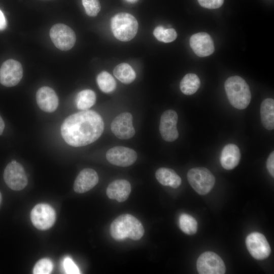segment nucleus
Wrapping results in <instances>:
<instances>
[{"instance_id": "1", "label": "nucleus", "mask_w": 274, "mask_h": 274, "mask_svg": "<svg viewBox=\"0 0 274 274\" xmlns=\"http://www.w3.org/2000/svg\"><path fill=\"white\" fill-rule=\"evenodd\" d=\"M104 129L101 117L92 110H84L67 117L61 126L65 142L73 147L89 145L97 140Z\"/></svg>"}, {"instance_id": "2", "label": "nucleus", "mask_w": 274, "mask_h": 274, "mask_svg": "<svg viewBox=\"0 0 274 274\" xmlns=\"http://www.w3.org/2000/svg\"><path fill=\"white\" fill-rule=\"evenodd\" d=\"M141 222L133 216L126 214L120 215L111 223L110 234L116 241H121L126 238L139 240L144 234Z\"/></svg>"}, {"instance_id": "3", "label": "nucleus", "mask_w": 274, "mask_h": 274, "mask_svg": "<svg viewBox=\"0 0 274 274\" xmlns=\"http://www.w3.org/2000/svg\"><path fill=\"white\" fill-rule=\"evenodd\" d=\"M224 87L227 98L233 107L243 110L248 106L251 93L248 85L242 77H230L226 80Z\"/></svg>"}, {"instance_id": "4", "label": "nucleus", "mask_w": 274, "mask_h": 274, "mask_svg": "<svg viewBox=\"0 0 274 274\" xmlns=\"http://www.w3.org/2000/svg\"><path fill=\"white\" fill-rule=\"evenodd\" d=\"M111 27L117 39L127 42L135 36L138 29V23L131 14L122 12L116 14L111 18Z\"/></svg>"}, {"instance_id": "5", "label": "nucleus", "mask_w": 274, "mask_h": 274, "mask_svg": "<svg viewBox=\"0 0 274 274\" xmlns=\"http://www.w3.org/2000/svg\"><path fill=\"white\" fill-rule=\"evenodd\" d=\"M187 177L191 186L200 195L209 193L215 183L214 176L208 169L203 167L190 169Z\"/></svg>"}, {"instance_id": "6", "label": "nucleus", "mask_w": 274, "mask_h": 274, "mask_svg": "<svg viewBox=\"0 0 274 274\" xmlns=\"http://www.w3.org/2000/svg\"><path fill=\"white\" fill-rule=\"evenodd\" d=\"M50 37L54 45L62 51H67L74 46L76 37L74 30L68 26L57 23L50 29Z\"/></svg>"}, {"instance_id": "7", "label": "nucleus", "mask_w": 274, "mask_h": 274, "mask_svg": "<svg viewBox=\"0 0 274 274\" xmlns=\"http://www.w3.org/2000/svg\"><path fill=\"white\" fill-rule=\"evenodd\" d=\"M200 274H223L226 267L222 258L213 252H205L198 257L196 262Z\"/></svg>"}, {"instance_id": "8", "label": "nucleus", "mask_w": 274, "mask_h": 274, "mask_svg": "<svg viewBox=\"0 0 274 274\" xmlns=\"http://www.w3.org/2000/svg\"><path fill=\"white\" fill-rule=\"evenodd\" d=\"M4 179L7 185L16 191L22 190L27 184L24 169L16 161H12L7 165L4 173Z\"/></svg>"}, {"instance_id": "9", "label": "nucleus", "mask_w": 274, "mask_h": 274, "mask_svg": "<svg viewBox=\"0 0 274 274\" xmlns=\"http://www.w3.org/2000/svg\"><path fill=\"white\" fill-rule=\"evenodd\" d=\"M30 219L37 228L42 230H47L53 225L55 221V211L48 204L39 203L32 209Z\"/></svg>"}, {"instance_id": "10", "label": "nucleus", "mask_w": 274, "mask_h": 274, "mask_svg": "<svg viewBox=\"0 0 274 274\" xmlns=\"http://www.w3.org/2000/svg\"><path fill=\"white\" fill-rule=\"evenodd\" d=\"M246 245L251 256L257 260L267 258L271 253L266 238L260 232H253L249 234L246 238Z\"/></svg>"}, {"instance_id": "11", "label": "nucleus", "mask_w": 274, "mask_h": 274, "mask_svg": "<svg viewBox=\"0 0 274 274\" xmlns=\"http://www.w3.org/2000/svg\"><path fill=\"white\" fill-rule=\"evenodd\" d=\"M23 76V68L17 60L10 59L5 61L0 68V83L6 87L18 84Z\"/></svg>"}, {"instance_id": "12", "label": "nucleus", "mask_w": 274, "mask_h": 274, "mask_svg": "<svg viewBox=\"0 0 274 274\" xmlns=\"http://www.w3.org/2000/svg\"><path fill=\"white\" fill-rule=\"evenodd\" d=\"M111 128L113 134L120 139L131 138L135 134L132 115L128 112L119 114L112 121Z\"/></svg>"}, {"instance_id": "13", "label": "nucleus", "mask_w": 274, "mask_h": 274, "mask_svg": "<svg viewBox=\"0 0 274 274\" xmlns=\"http://www.w3.org/2000/svg\"><path fill=\"white\" fill-rule=\"evenodd\" d=\"M106 158L112 164L125 167L132 165L136 161L137 154L132 149L118 146L107 151Z\"/></svg>"}, {"instance_id": "14", "label": "nucleus", "mask_w": 274, "mask_h": 274, "mask_svg": "<svg viewBox=\"0 0 274 274\" xmlns=\"http://www.w3.org/2000/svg\"><path fill=\"white\" fill-rule=\"evenodd\" d=\"M178 117L176 111L167 110L160 118L159 131L162 139L167 142H173L179 136L177 128Z\"/></svg>"}, {"instance_id": "15", "label": "nucleus", "mask_w": 274, "mask_h": 274, "mask_svg": "<svg viewBox=\"0 0 274 274\" xmlns=\"http://www.w3.org/2000/svg\"><path fill=\"white\" fill-rule=\"evenodd\" d=\"M190 45L195 54L199 57L209 56L215 50L213 40L206 32L193 35L190 39Z\"/></svg>"}, {"instance_id": "16", "label": "nucleus", "mask_w": 274, "mask_h": 274, "mask_svg": "<svg viewBox=\"0 0 274 274\" xmlns=\"http://www.w3.org/2000/svg\"><path fill=\"white\" fill-rule=\"evenodd\" d=\"M36 100L38 106L44 112H54L58 106V98L53 89L48 86L41 87L37 92Z\"/></svg>"}, {"instance_id": "17", "label": "nucleus", "mask_w": 274, "mask_h": 274, "mask_svg": "<svg viewBox=\"0 0 274 274\" xmlns=\"http://www.w3.org/2000/svg\"><path fill=\"white\" fill-rule=\"evenodd\" d=\"M98 182L97 173L91 168H85L77 177L74 184V191L78 193H85L93 188Z\"/></svg>"}, {"instance_id": "18", "label": "nucleus", "mask_w": 274, "mask_h": 274, "mask_svg": "<svg viewBox=\"0 0 274 274\" xmlns=\"http://www.w3.org/2000/svg\"><path fill=\"white\" fill-rule=\"evenodd\" d=\"M131 192L130 183L124 179L116 180L110 183L107 188L108 197L118 202L125 201Z\"/></svg>"}, {"instance_id": "19", "label": "nucleus", "mask_w": 274, "mask_h": 274, "mask_svg": "<svg viewBox=\"0 0 274 274\" xmlns=\"http://www.w3.org/2000/svg\"><path fill=\"white\" fill-rule=\"evenodd\" d=\"M241 153L238 147L233 144L225 145L221 153L220 161L222 166L225 169L230 170L239 163Z\"/></svg>"}, {"instance_id": "20", "label": "nucleus", "mask_w": 274, "mask_h": 274, "mask_svg": "<svg viewBox=\"0 0 274 274\" xmlns=\"http://www.w3.org/2000/svg\"><path fill=\"white\" fill-rule=\"evenodd\" d=\"M155 177L161 185L173 188H178L182 183L180 177L173 169L168 168H159L155 173Z\"/></svg>"}, {"instance_id": "21", "label": "nucleus", "mask_w": 274, "mask_h": 274, "mask_svg": "<svg viewBox=\"0 0 274 274\" xmlns=\"http://www.w3.org/2000/svg\"><path fill=\"white\" fill-rule=\"evenodd\" d=\"M260 118L263 126L267 129L274 128V100L270 98L265 99L260 106Z\"/></svg>"}, {"instance_id": "22", "label": "nucleus", "mask_w": 274, "mask_h": 274, "mask_svg": "<svg viewBox=\"0 0 274 274\" xmlns=\"http://www.w3.org/2000/svg\"><path fill=\"white\" fill-rule=\"evenodd\" d=\"M200 84L198 77L194 74L189 73L186 74L181 81L180 88L184 94L191 95L197 91Z\"/></svg>"}, {"instance_id": "23", "label": "nucleus", "mask_w": 274, "mask_h": 274, "mask_svg": "<svg viewBox=\"0 0 274 274\" xmlns=\"http://www.w3.org/2000/svg\"><path fill=\"white\" fill-rule=\"evenodd\" d=\"M113 74L117 79L125 84L131 83L136 77L133 69L126 63H122L117 65L113 70Z\"/></svg>"}, {"instance_id": "24", "label": "nucleus", "mask_w": 274, "mask_h": 274, "mask_svg": "<svg viewBox=\"0 0 274 274\" xmlns=\"http://www.w3.org/2000/svg\"><path fill=\"white\" fill-rule=\"evenodd\" d=\"M95 101V93L90 89H85L79 92L75 99L77 108L82 111L88 110Z\"/></svg>"}, {"instance_id": "25", "label": "nucleus", "mask_w": 274, "mask_h": 274, "mask_svg": "<svg viewBox=\"0 0 274 274\" xmlns=\"http://www.w3.org/2000/svg\"><path fill=\"white\" fill-rule=\"evenodd\" d=\"M179 225L181 230L188 235L195 234L198 227L197 222L192 216L183 213L179 218Z\"/></svg>"}, {"instance_id": "26", "label": "nucleus", "mask_w": 274, "mask_h": 274, "mask_svg": "<svg viewBox=\"0 0 274 274\" xmlns=\"http://www.w3.org/2000/svg\"><path fill=\"white\" fill-rule=\"evenodd\" d=\"M97 83L100 89L105 93L113 91L116 87V83L112 76L106 71L99 73L96 78Z\"/></svg>"}, {"instance_id": "27", "label": "nucleus", "mask_w": 274, "mask_h": 274, "mask_svg": "<svg viewBox=\"0 0 274 274\" xmlns=\"http://www.w3.org/2000/svg\"><path fill=\"white\" fill-rule=\"evenodd\" d=\"M153 35L157 40L164 43H170L176 40L177 33L174 28H164L157 26L153 31Z\"/></svg>"}, {"instance_id": "28", "label": "nucleus", "mask_w": 274, "mask_h": 274, "mask_svg": "<svg viewBox=\"0 0 274 274\" xmlns=\"http://www.w3.org/2000/svg\"><path fill=\"white\" fill-rule=\"evenodd\" d=\"M53 268L52 261L48 258H43L38 261L34 266L33 273L35 274H49Z\"/></svg>"}, {"instance_id": "29", "label": "nucleus", "mask_w": 274, "mask_h": 274, "mask_svg": "<svg viewBox=\"0 0 274 274\" xmlns=\"http://www.w3.org/2000/svg\"><path fill=\"white\" fill-rule=\"evenodd\" d=\"M82 5L87 15L95 17L100 10L99 0H82Z\"/></svg>"}, {"instance_id": "30", "label": "nucleus", "mask_w": 274, "mask_h": 274, "mask_svg": "<svg viewBox=\"0 0 274 274\" xmlns=\"http://www.w3.org/2000/svg\"><path fill=\"white\" fill-rule=\"evenodd\" d=\"M62 266L66 273H80V270L78 266L74 262L73 260L69 257H66L64 258L62 262Z\"/></svg>"}, {"instance_id": "31", "label": "nucleus", "mask_w": 274, "mask_h": 274, "mask_svg": "<svg viewBox=\"0 0 274 274\" xmlns=\"http://www.w3.org/2000/svg\"><path fill=\"white\" fill-rule=\"evenodd\" d=\"M198 2L202 7L214 9L221 7L224 3V0H198Z\"/></svg>"}, {"instance_id": "32", "label": "nucleus", "mask_w": 274, "mask_h": 274, "mask_svg": "<svg viewBox=\"0 0 274 274\" xmlns=\"http://www.w3.org/2000/svg\"><path fill=\"white\" fill-rule=\"evenodd\" d=\"M266 167L271 176L274 177V152L272 151L269 155L266 161Z\"/></svg>"}, {"instance_id": "33", "label": "nucleus", "mask_w": 274, "mask_h": 274, "mask_svg": "<svg viewBox=\"0 0 274 274\" xmlns=\"http://www.w3.org/2000/svg\"><path fill=\"white\" fill-rule=\"evenodd\" d=\"M7 21L3 13L0 10V30H4L6 28Z\"/></svg>"}, {"instance_id": "34", "label": "nucleus", "mask_w": 274, "mask_h": 274, "mask_svg": "<svg viewBox=\"0 0 274 274\" xmlns=\"http://www.w3.org/2000/svg\"><path fill=\"white\" fill-rule=\"evenodd\" d=\"M5 128V123L2 118L0 116V135L3 132Z\"/></svg>"}, {"instance_id": "35", "label": "nucleus", "mask_w": 274, "mask_h": 274, "mask_svg": "<svg viewBox=\"0 0 274 274\" xmlns=\"http://www.w3.org/2000/svg\"><path fill=\"white\" fill-rule=\"evenodd\" d=\"M124 1H125L126 2L129 3L134 4V3H136L139 0H124Z\"/></svg>"}, {"instance_id": "36", "label": "nucleus", "mask_w": 274, "mask_h": 274, "mask_svg": "<svg viewBox=\"0 0 274 274\" xmlns=\"http://www.w3.org/2000/svg\"><path fill=\"white\" fill-rule=\"evenodd\" d=\"M0 198H1V196H0Z\"/></svg>"}]
</instances>
